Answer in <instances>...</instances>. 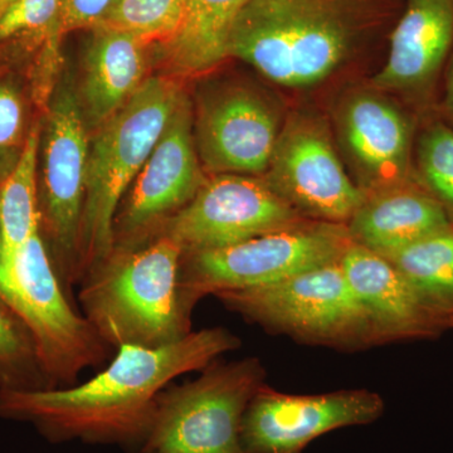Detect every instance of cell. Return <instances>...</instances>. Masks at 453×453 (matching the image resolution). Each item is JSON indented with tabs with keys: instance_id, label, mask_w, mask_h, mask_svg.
<instances>
[{
	"instance_id": "obj_17",
	"label": "cell",
	"mask_w": 453,
	"mask_h": 453,
	"mask_svg": "<svg viewBox=\"0 0 453 453\" xmlns=\"http://www.w3.org/2000/svg\"><path fill=\"white\" fill-rule=\"evenodd\" d=\"M340 122L345 145L374 192L412 183V127L401 110L374 95H357Z\"/></svg>"
},
{
	"instance_id": "obj_16",
	"label": "cell",
	"mask_w": 453,
	"mask_h": 453,
	"mask_svg": "<svg viewBox=\"0 0 453 453\" xmlns=\"http://www.w3.org/2000/svg\"><path fill=\"white\" fill-rule=\"evenodd\" d=\"M452 49L453 0H408L390 37L386 65L372 82L405 94H427Z\"/></svg>"
},
{
	"instance_id": "obj_9",
	"label": "cell",
	"mask_w": 453,
	"mask_h": 453,
	"mask_svg": "<svg viewBox=\"0 0 453 453\" xmlns=\"http://www.w3.org/2000/svg\"><path fill=\"white\" fill-rule=\"evenodd\" d=\"M306 220L266 181L219 174L154 231L155 238L168 237L190 253L225 249Z\"/></svg>"
},
{
	"instance_id": "obj_22",
	"label": "cell",
	"mask_w": 453,
	"mask_h": 453,
	"mask_svg": "<svg viewBox=\"0 0 453 453\" xmlns=\"http://www.w3.org/2000/svg\"><path fill=\"white\" fill-rule=\"evenodd\" d=\"M38 144L40 133L33 127L16 168L3 181L0 196V264L11 266L18 253L35 232L40 231L37 205Z\"/></svg>"
},
{
	"instance_id": "obj_21",
	"label": "cell",
	"mask_w": 453,
	"mask_h": 453,
	"mask_svg": "<svg viewBox=\"0 0 453 453\" xmlns=\"http://www.w3.org/2000/svg\"><path fill=\"white\" fill-rule=\"evenodd\" d=\"M423 303L453 329V225L386 257Z\"/></svg>"
},
{
	"instance_id": "obj_23",
	"label": "cell",
	"mask_w": 453,
	"mask_h": 453,
	"mask_svg": "<svg viewBox=\"0 0 453 453\" xmlns=\"http://www.w3.org/2000/svg\"><path fill=\"white\" fill-rule=\"evenodd\" d=\"M52 389L25 324L0 301V390Z\"/></svg>"
},
{
	"instance_id": "obj_28",
	"label": "cell",
	"mask_w": 453,
	"mask_h": 453,
	"mask_svg": "<svg viewBox=\"0 0 453 453\" xmlns=\"http://www.w3.org/2000/svg\"><path fill=\"white\" fill-rule=\"evenodd\" d=\"M22 129V101L11 86L0 85V150L17 145Z\"/></svg>"
},
{
	"instance_id": "obj_13",
	"label": "cell",
	"mask_w": 453,
	"mask_h": 453,
	"mask_svg": "<svg viewBox=\"0 0 453 453\" xmlns=\"http://www.w3.org/2000/svg\"><path fill=\"white\" fill-rule=\"evenodd\" d=\"M204 183L193 142L189 104L181 97L140 170L124 210L116 214L113 247H138L145 235L186 207Z\"/></svg>"
},
{
	"instance_id": "obj_12",
	"label": "cell",
	"mask_w": 453,
	"mask_h": 453,
	"mask_svg": "<svg viewBox=\"0 0 453 453\" xmlns=\"http://www.w3.org/2000/svg\"><path fill=\"white\" fill-rule=\"evenodd\" d=\"M81 111L73 92L50 107L44 142V211H40L57 250L53 266L65 292L80 285L79 240L86 195L88 148Z\"/></svg>"
},
{
	"instance_id": "obj_15",
	"label": "cell",
	"mask_w": 453,
	"mask_h": 453,
	"mask_svg": "<svg viewBox=\"0 0 453 453\" xmlns=\"http://www.w3.org/2000/svg\"><path fill=\"white\" fill-rule=\"evenodd\" d=\"M279 127L266 103L249 91L228 92L213 101L199 121V150L220 174L266 173Z\"/></svg>"
},
{
	"instance_id": "obj_24",
	"label": "cell",
	"mask_w": 453,
	"mask_h": 453,
	"mask_svg": "<svg viewBox=\"0 0 453 453\" xmlns=\"http://www.w3.org/2000/svg\"><path fill=\"white\" fill-rule=\"evenodd\" d=\"M187 0H119L105 25L148 46L168 43L183 20Z\"/></svg>"
},
{
	"instance_id": "obj_14",
	"label": "cell",
	"mask_w": 453,
	"mask_h": 453,
	"mask_svg": "<svg viewBox=\"0 0 453 453\" xmlns=\"http://www.w3.org/2000/svg\"><path fill=\"white\" fill-rule=\"evenodd\" d=\"M340 265L371 319L378 344L434 339L447 332L413 286L383 256L351 243Z\"/></svg>"
},
{
	"instance_id": "obj_10",
	"label": "cell",
	"mask_w": 453,
	"mask_h": 453,
	"mask_svg": "<svg viewBox=\"0 0 453 453\" xmlns=\"http://www.w3.org/2000/svg\"><path fill=\"white\" fill-rule=\"evenodd\" d=\"M266 184L303 219L347 225L365 201L342 168L326 131L312 119L288 122L277 138Z\"/></svg>"
},
{
	"instance_id": "obj_29",
	"label": "cell",
	"mask_w": 453,
	"mask_h": 453,
	"mask_svg": "<svg viewBox=\"0 0 453 453\" xmlns=\"http://www.w3.org/2000/svg\"><path fill=\"white\" fill-rule=\"evenodd\" d=\"M443 111L453 120V52L449 58V67H447Z\"/></svg>"
},
{
	"instance_id": "obj_11",
	"label": "cell",
	"mask_w": 453,
	"mask_h": 453,
	"mask_svg": "<svg viewBox=\"0 0 453 453\" xmlns=\"http://www.w3.org/2000/svg\"><path fill=\"white\" fill-rule=\"evenodd\" d=\"M383 413V399L369 390L296 395L264 384L243 414L241 443L244 453H303L316 438L371 425Z\"/></svg>"
},
{
	"instance_id": "obj_6",
	"label": "cell",
	"mask_w": 453,
	"mask_h": 453,
	"mask_svg": "<svg viewBox=\"0 0 453 453\" xmlns=\"http://www.w3.org/2000/svg\"><path fill=\"white\" fill-rule=\"evenodd\" d=\"M353 243L347 225L306 220L211 251L183 253L179 264L181 309L225 291L262 288L338 262Z\"/></svg>"
},
{
	"instance_id": "obj_20",
	"label": "cell",
	"mask_w": 453,
	"mask_h": 453,
	"mask_svg": "<svg viewBox=\"0 0 453 453\" xmlns=\"http://www.w3.org/2000/svg\"><path fill=\"white\" fill-rule=\"evenodd\" d=\"M247 0H187L183 20L164 44L174 73H205L229 56L232 29Z\"/></svg>"
},
{
	"instance_id": "obj_8",
	"label": "cell",
	"mask_w": 453,
	"mask_h": 453,
	"mask_svg": "<svg viewBox=\"0 0 453 453\" xmlns=\"http://www.w3.org/2000/svg\"><path fill=\"white\" fill-rule=\"evenodd\" d=\"M216 297L251 323L311 344L344 349L378 344L371 319L340 261L273 285L220 292Z\"/></svg>"
},
{
	"instance_id": "obj_4",
	"label": "cell",
	"mask_w": 453,
	"mask_h": 453,
	"mask_svg": "<svg viewBox=\"0 0 453 453\" xmlns=\"http://www.w3.org/2000/svg\"><path fill=\"white\" fill-rule=\"evenodd\" d=\"M181 97L172 80H146L95 139L88 153L80 228L81 281L111 253L113 225L122 196L153 153Z\"/></svg>"
},
{
	"instance_id": "obj_27",
	"label": "cell",
	"mask_w": 453,
	"mask_h": 453,
	"mask_svg": "<svg viewBox=\"0 0 453 453\" xmlns=\"http://www.w3.org/2000/svg\"><path fill=\"white\" fill-rule=\"evenodd\" d=\"M62 0H14L0 14V41L26 33L47 35L55 25Z\"/></svg>"
},
{
	"instance_id": "obj_3",
	"label": "cell",
	"mask_w": 453,
	"mask_h": 453,
	"mask_svg": "<svg viewBox=\"0 0 453 453\" xmlns=\"http://www.w3.org/2000/svg\"><path fill=\"white\" fill-rule=\"evenodd\" d=\"M356 32L353 0H247L229 40V56L271 81L305 88L342 64Z\"/></svg>"
},
{
	"instance_id": "obj_7",
	"label": "cell",
	"mask_w": 453,
	"mask_h": 453,
	"mask_svg": "<svg viewBox=\"0 0 453 453\" xmlns=\"http://www.w3.org/2000/svg\"><path fill=\"white\" fill-rule=\"evenodd\" d=\"M265 377L257 357L216 360L196 380L166 387L136 453H244L243 414Z\"/></svg>"
},
{
	"instance_id": "obj_26",
	"label": "cell",
	"mask_w": 453,
	"mask_h": 453,
	"mask_svg": "<svg viewBox=\"0 0 453 453\" xmlns=\"http://www.w3.org/2000/svg\"><path fill=\"white\" fill-rule=\"evenodd\" d=\"M119 0H62L55 25L46 35V49L42 62L58 65L59 42L74 29L98 28L105 25Z\"/></svg>"
},
{
	"instance_id": "obj_18",
	"label": "cell",
	"mask_w": 453,
	"mask_h": 453,
	"mask_svg": "<svg viewBox=\"0 0 453 453\" xmlns=\"http://www.w3.org/2000/svg\"><path fill=\"white\" fill-rule=\"evenodd\" d=\"M347 223L353 243L388 257L453 225L449 214L418 183L366 193Z\"/></svg>"
},
{
	"instance_id": "obj_5",
	"label": "cell",
	"mask_w": 453,
	"mask_h": 453,
	"mask_svg": "<svg viewBox=\"0 0 453 453\" xmlns=\"http://www.w3.org/2000/svg\"><path fill=\"white\" fill-rule=\"evenodd\" d=\"M0 301L31 334L52 389L79 383L81 372L109 359V345L68 301L40 231L13 265L0 264Z\"/></svg>"
},
{
	"instance_id": "obj_1",
	"label": "cell",
	"mask_w": 453,
	"mask_h": 453,
	"mask_svg": "<svg viewBox=\"0 0 453 453\" xmlns=\"http://www.w3.org/2000/svg\"><path fill=\"white\" fill-rule=\"evenodd\" d=\"M241 340L208 327L160 348L122 347L105 369L65 388L0 390V418L32 425L50 443L80 441L138 451L157 399L173 380L202 372Z\"/></svg>"
},
{
	"instance_id": "obj_31",
	"label": "cell",
	"mask_w": 453,
	"mask_h": 453,
	"mask_svg": "<svg viewBox=\"0 0 453 453\" xmlns=\"http://www.w3.org/2000/svg\"><path fill=\"white\" fill-rule=\"evenodd\" d=\"M3 181H0V196H2Z\"/></svg>"
},
{
	"instance_id": "obj_25",
	"label": "cell",
	"mask_w": 453,
	"mask_h": 453,
	"mask_svg": "<svg viewBox=\"0 0 453 453\" xmlns=\"http://www.w3.org/2000/svg\"><path fill=\"white\" fill-rule=\"evenodd\" d=\"M417 183L434 196L453 223V127L431 122L416 151Z\"/></svg>"
},
{
	"instance_id": "obj_19",
	"label": "cell",
	"mask_w": 453,
	"mask_h": 453,
	"mask_svg": "<svg viewBox=\"0 0 453 453\" xmlns=\"http://www.w3.org/2000/svg\"><path fill=\"white\" fill-rule=\"evenodd\" d=\"M86 57L83 103L91 124H105L136 89L146 73L145 44L127 33L98 27Z\"/></svg>"
},
{
	"instance_id": "obj_2",
	"label": "cell",
	"mask_w": 453,
	"mask_h": 453,
	"mask_svg": "<svg viewBox=\"0 0 453 453\" xmlns=\"http://www.w3.org/2000/svg\"><path fill=\"white\" fill-rule=\"evenodd\" d=\"M183 250L168 237L134 249L113 247L80 283L82 314L110 348H160L192 333L181 309Z\"/></svg>"
},
{
	"instance_id": "obj_30",
	"label": "cell",
	"mask_w": 453,
	"mask_h": 453,
	"mask_svg": "<svg viewBox=\"0 0 453 453\" xmlns=\"http://www.w3.org/2000/svg\"><path fill=\"white\" fill-rule=\"evenodd\" d=\"M14 0H0V14L13 3Z\"/></svg>"
}]
</instances>
